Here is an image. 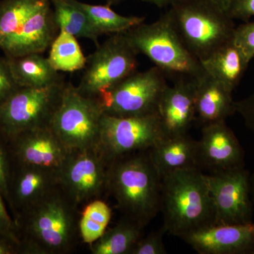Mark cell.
Here are the masks:
<instances>
[{
    "label": "cell",
    "mask_w": 254,
    "mask_h": 254,
    "mask_svg": "<svg viewBox=\"0 0 254 254\" xmlns=\"http://www.w3.org/2000/svg\"><path fill=\"white\" fill-rule=\"evenodd\" d=\"M76 206L58 187L14 219L19 254H63L76 245ZM80 237V236H79Z\"/></svg>",
    "instance_id": "1"
},
{
    "label": "cell",
    "mask_w": 254,
    "mask_h": 254,
    "mask_svg": "<svg viewBox=\"0 0 254 254\" xmlns=\"http://www.w3.org/2000/svg\"><path fill=\"white\" fill-rule=\"evenodd\" d=\"M163 229L182 238L215 225V210L205 175L198 168L178 170L161 178Z\"/></svg>",
    "instance_id": "2"
},
{
    "label": "cell",
    "mask_w": 254,
    "mask_h": 254,
    "mask_svg": "<svg viewBox=\"0 0 254 254\" xmlns=\"http://www.w3.org/2000/svg\"><path fill=\"white\" fill-rule=\"evenodd\" d=\"M106 190L125 217L145 227L160 210L161 177L148 151L113 160L108 169Z\"/></svg>",
    "instance_id": "3"
},
{
    "label": "cell",
    "mask_w": 254,
    "mask_h": 254,
    "mask_svg": "<svg viewBox=\"0 0 254 254\" xmlns=\"http://www.w3.org/2000/svg\"><path fill=\"white\" fill-rule=\"evenodd\" d=\"M165 14L200 63L233 39V18L208 0H179Z\"/></svg>",
    "instance_id": "4"
},
{
    "label": "cell",
    "mask_w": 254,
    "mask_h": 254,
    "mask_svg": "<svg viewBox=\"0 0 254 254\" xmlns=\"http://www.w3.org/2000/svg\"><path fill=\"white\" fill-rule=\"evenodd\" d=\"M125 34L137 53L148 57L164 73L196 78L205 71L199 60L182 43L165 14L154 22L142 23Z\"/></svg>",
    "instance_id": "5"
},
{
    "label": "cell",
    "mask_w": 254,
    "mask_h": 254,
    "mask_svg": "<svg viewBox=\"0 0 254 254\" xmlns=\"http://www.w3.org/2000/svg\"><path fill=\"white\" fill-rule=\"evenodd\" d=\"M103 114L96 98L65 83L49 125L69 151L85 149L99 145Z\"/></svg>",
    "instance_id": "6"
},
{
    "label": "cell",
    "mask_w": 254,
    "mask_h": 254,
    "mask_svg": "<svg viewBox=\"0 0 254 254\" xmlns=\"http://www.w3.org/2000/svg\"><path fill=\"white\" fill-rule=\"evenodd\" d=\"M168 84L165 73L153 66L134 71L95 97L103 113L127 118L158 113L162 95Z\"/></svg>",
    "instance_id": "7"
},
{
    "label": "cell",
    "mask_w": 254,
    "mask_h": 254,
    "mask_svg": "<svg viewBox=\"0 0 254 254\" xmlns=\"http://www.w3.org/2000/svg\"><path fill=\"white\" fill-rule=\"evenodd\" d=\"M167 136L158 113L127 118L103 114L99 147L110 164L125 155L148 151Z\"/></svg>",
    "instance_id": "8"
},
{
    "label": "cell",
    "mask_w": 254,
    "mask_h": 254,
    "mask_svg": "<svg viewBox=\"0 0 254 254\" xmlns=\"http://www.w3.org/2000/svg\"><path fill=\"white\" fill-rule=\"evenodd\" d=\"M138 54L125 32L111 35L87 58L78 89L95 98L136 71Z\"/></svg>",
    "instance_id": "9"
},
{
    "label": "cell",
    "mask_w": 254,
    "mask_h": 254,
    "mask_svg": "<svg viewBox=\"0 0 254 254\" xmlns=\"http://www.w3.org/2000/svg\"><path fill=\"white\" fill-rule=\"evenodd\" d=\"M65 82L42 88H19L0 104V132L6 139L48 125L61 99Z\"/></svg>",
    "instance_id": "10"
},
{
    "label": "cell",
    "mask_w": 254,
    "mask_h": 254,
    "mask_svg": "<svg viewBox=\"0 0 254 254\" xmlns=\"http://www.w3.org/2000/svg\"><path fill=\"white\" fill-rule=\"evenodd\" d=\"M110 163L99 145L73 150L60 171V187L76 207L106 190Z\"/></svg>",
    "instance_id": "11"
},
{
    "label": "cell",
    "mask_w": 254,
    "mask_h": 254,
    "mask_svg": "<svg viewBox=\"0 0 254 254\" xmlns=\"http://www.w3.org/2000/svg\"><path fill=\"white\" fill-rule=\"evenodd\" d=\"M250 173L244 168L205 175L215 210V225L253 222Z\"/></svg>",
    "instance_id": "12"
},
{
    "label": "cell",
    "mask_w": 254,
    "mask_h": 254,
    "mask_svg": "<svg viewBox=\"0 0 254 254\" xmlns=\"http://www.w3.org/2000/svg\"><path fill=\"white\" fill-rule=\"evenodd\" d=\"M7 140L14 163L58 174L71 152L49 125L21 132Z\"/></svg>",
    "instance_id": "13"
},
{
    "label": "cell",
    "mask_w": 254,
    "mask_h": 254,
    "mask_svg": "<svg viewBox=\"0 0 254 254\" xmlns=\"http://www.w3.org/2000/svg\"><path fill=\"white\" fill-rule=\"evenodd\" d=\"M198 168L210 174L245 167V153L226 121L203 125L198 141Z\"/></svg>",
    "instance_id": "14"
},
{
    "label": "cell",
    "mask_w": 254,
    "mask_h": 254,
    "mask_svg": "<svg viewBox=\"0 0 254 254\" xmlns=\"http://www.w3.org/2000/svg\"><path fill=\"white\" fill-rule=\"evenodd\" d=\"M182 240L200 254H254V222L213 225Z\"/></svg>",
    "instance_id": "15"
},
{
    "label": "cell",
    "mask_w": 254,
    "mask_h": 254,
    "mask_svg": "<svg viewBox=\"0 0 254 254\" xmlns=\"http://www.w3.org/2000/svg\"><path fill=\"white\" fill-rule=\"evenodd\" d=\"M60 187L59 174L24 164L15 163L9 187L8 206L14 218Z\"/></svg>",
    "instance_id": "16"
},
{
    "label": "cell",
    "mask_w": 254,
    "mask_h": 254,
    "mask_svg": "<svg viewBox=\"0 0 254 254\" xmlns=\"http://www.w3.org/2000/svg\"><path fill=\"white\" fill-rule=\"evenodd\" d=\"M158 115L168 136L186 134L195 118L194 78L177 76L159 103Z\"/></svg>",
    "instance_id": "17"
},
{
    "label": "cell",
    "mask_w": 254,
    "mask_h": 254,
    "mask_svg": "<svg viewBox=\"0 0 254 254\" xmlns=\"http://www.w3.org/2000/svg\"><path fill=\"white\" fill-rule=\"evenodd\" d=\"M60 32L50 1L28 18L0 49L8 58L39 53L50 48Z\"/></svg>",
    "instance_id": "18"
},
{
    "label": "cell",
    "mask_w": 254,
    "mask_h": 254,
    "mask_svg": "<svg viewBox=\"0 0 254 254\" xmlns=\"http://www.w3.org/2000/svg\"><path fill=\"white\" fill-rule=\"evenodd\" d=\"M194 80L195 117L203 126L226 121L236 113L233 91L223 83L205 71Z\"/></svg>",
    "instance_id": "19"
},
{
    "label": "cell",
    "mask_w": 254,
    "mask_h": 254,
    "mask_svg": "<svg viewBox=\"0 0 254 254\" xmlns=\"http://www.w3.org/2000/svg\"><path fill=\"white\" fill-rule=\"evenodd\" d=\"M148 152L161 178L178 170L198 168V141L187 133L167 136Z\"/></svg>",
    "instance_id": "20"
},
{
    "label": "cell",
    "mask_w": 254,
    "mask_h": 254,
    "mask_svg": "<svg viewBox=\"0 0 254 254\" xmlns=\"http://www.w3.org/2000/svg\"><path fill=\"white\" fill-rule=\"evenodd\" d=\"M200 64L205 72L233 91L250 63L232 39Z\"/></svg>",
    "instance_id": "21"
},
{
    "label": "cell",
    "mask_w": 254,
    "mask_h": 254,
    "mask_svg": "<svg viewBox=\"0 0 254 254\" xmlns=\"http://www.w3.org/2000/svg\"><path fill=\"white\" fill-rule=\"evenodd\" d=\"M6 58L15 81L21 88H42L63 81L48 58L39 53Z\"/></svg>",
    "instance_id": "22"
},
{
    "label": "cell",
    "mask_w": 254,
    "mask_h": 254,
    "mask_svg": "<svg viewBox=\"0 0 254 254\" xmlns=\"http://www.w3.org/2000/svg\"><path fill=\"white\" fill-rule=\"evenodd\" d=\"M143 226L125 217L90 245L93 254H131L141 238Z\"/></svg>",
    "instance_id": "23"
},
{
    "label": "cell",
    "mask_w": 254,
    "mask_h": 254,
    "mask_svg": "<svg viewBox=\"0 0 254 254\" xmlns=\"http://www.w3.org/2000/svg\"><path fill=\"white\" fill-rule=\"evenodd\" d=\"M59 26L76 38H86L99 46L100 36L91 24L86 13L76 4V0H50Z\"/></svg>",
    "instance_id": "24"
},
{
    "label": "cell",
    "mask_w": 254,
    "mask_h": 254,
    "mask_svg": "<svg viewBox=\"0 0 254 254\" xmlns=\"http://www.w3.org/2000/svg\"><path fill=\"white\" fill-rule=\"evenodd\" d=\"M76 4L87 15L100 36L125 33L144 22V16H123L108 4H87L76 0Z\"/></svg>",
    "instance_id": "25"
},
{
    "label": "cell",
    "mask_w": 254,
    "mask_h": 254,
    "mask_svg": "<svg viewBox=\"0 0 254 254\" xmlns=\"http://www.w3.org/2000/svg\"><path fill=\"white\" fill-rule=\"evenodd\" d=\"M50 0H1L0 1V47L41 9Z\"/></svg>",
    "instance_id": "26"
},
{
    "label": "cell",
    "mask_w": 254,
    "mask_h": 254,
    "mask_svg": "<svg viewBox=\"0 0 254 254\" xmlns=\"http://www.w3.org/2000/svg\"><path fill=\"white\" fill-rule=\"evenodd\" d=\"M48 59L54 69L64 72L83 69L87 62L77 38L64 31H60L52 43Z\"/></svg>",
    "instance_id": "27"
},
{
    "label": "cell",
    "mask_w": 254,
    "mask_h": 254,
    "mask_svg": "<svg viewBox=\"0 0 254 254\" xmlns=\"http://www.w3.org/2000/svg\"><path fill=\"white\" fill-rule=\"evenodd\" d=\"M112 218V210L103 200L97 199L85 205L78 220L79 236L84 243L91 245L104 234Z\"/></svg>",
    "instance_id": "28"
},
{
    "label": "cell",
    "mask_w": 254,
    "mask_h": 254,
    "mask_svg": "<svg viewBox=\"0 0 254 254\" xmlns=\"http://www.w3.org/2000/svg\"><path fill=\"white\" fill-rule=\"evenodd\" d=\"M14 165L8 140L0 132V193L6 203L9 199V182Z\"/></svg>",
    "instance_id": "29"
},
{
    "label": "cell",
    "mask_w": 254,
    "mask_h": 254,
    "mask_svg": "<svg viewBox=\"0 0 254 254\" xmlns=\"http://www.w3.org/2000/svg\"><path fill=\"white\" fill-rule=\"evenodd\" d=\"M233 42L250 63L254 58V21H247L235 28Z\"/></svg>",
    "instance_id": "30"
},
{
    "label": "cell",
    "mask_w": 254,
    "mask_h": 254,
    "mask_svg": "<svg viewBox=\"0 0 254 254\" xmlns=\"http://www.w3.org/2000/svg\"><path fill=\"white\" fill-rule=\"evenodd\" d=\"M163 227L159 231L151 232L148 236L142 237L135 245L131 254H167L163 242Z\"/></svg>",
    "instance_id": "31"
},
{
    "label": "cell",
    "mask_w": 254,
    "mask_h": 254,
    "mask_svg": "<svg viewBox=\"0 0 254 254\" xmlns=\"http://www.w3.org/2000/svg\"><path fill=\"white\" fill-rule=\"evenodd\" d=\"M21 88L15 81L9 60L6 56H0V104Z\"/></svg>",
    "instance_id": "32"
},
{
    "label": "cell",
    "mask_w": 254,
    "mask_h": 254,
    "mask_svg": "<svg viewBox=\"0 0 254 254\" xmlns=\"http://www.w3.org/2000/svg\"><path fill=\"white\" fill-rule=\"evenodd\" d=\"M7 205L4 197L0 193V234L11 237L18 242L16 222L14 218L10 215L6 207Z\"/></svg>",
    "instance_id": "33"
},
{
    "label": "cell",
    "mask_w": 254,
    "mask_h": 254,
    "mask_svg": "<svg viewBox=\"0 0 254 254\" xmlns=\"http://www.w3.org/2000/svg\"><path fill=\"white\" fill-rule=\"evenodd\" d=\"M228 14L234 20L250 21L254 17V0H232Z\"/></svg>",
    "instance_id": "34"
},
{
    "label": "cell",
    "mask_w": 254,
    "mask_h": 254,
    "mask_svg": "<svg viewBox=\"0 0 254 254\" xmlns=\"http://www.w3.org/2000/svg\"><path fill=\"white\" fill-rule=\"evenodd\" d=\"M235 112L243 119L246 126L254 132V91L247 98L235 102Z\"/></svg>",
    "instance_id": "35"
},
{
    "label": "cell",
    "mask_w": 254,
    "mask_h": 254,
    "mask_svg": "<svg viewBox=\"0 0 254 254\" xmlns=\"http://www.w3.org/2000/svg\"><path fill=\"white\" fill-rule=\"evenodd\" d=\"M0 254H19L18 241L0 234Z\"/></svg>",
    "instance_id": "36"
},
{
    "label": "cell",
    "mask_w": 254,
    "mask_h": 254,
    "mask_svg": "<svg viewBox=\"0 0 254 254\" xmlns=\"http://www.w3.org/2000/svg\"><path fill=\"white\" fill-rule=\"evenodd\" d=\"M142 1L155 5L159 8H163L165 6H172L179 0H142Z\"/></svg>",
    "instance_id": "37"
},
{
    "label": "cell",
    "mask_w": 254,
    "mask_h": 254,
    "mask_svg": "<svg viewBox=\"0 0 254 254\" xmlns=\"http://www.w3.org/2000/svg\"><path fill=\"white\" fill-rule=\"evenodd\" d=\"M208 1L216 5L220 9L228 13L232 0H208Z\"/></svg>",
    "instance_id": "38"
},
{
    "label": "cell",
    "mask_w": 254,
    "mask_h": 254,
    "mask_svg": "<svg viewBox=\"0 0 254 254\" xmlns=\"http://www.w3.org/2000/svg\"><path fill=\"white\" fill-rule=\"evenodd\" d=\"M105 1H106V4L112 6V5L120 4V3L123 2L125 0H105Z\"/></svg>",
    "instance_id": "39"
}]
</instances>
